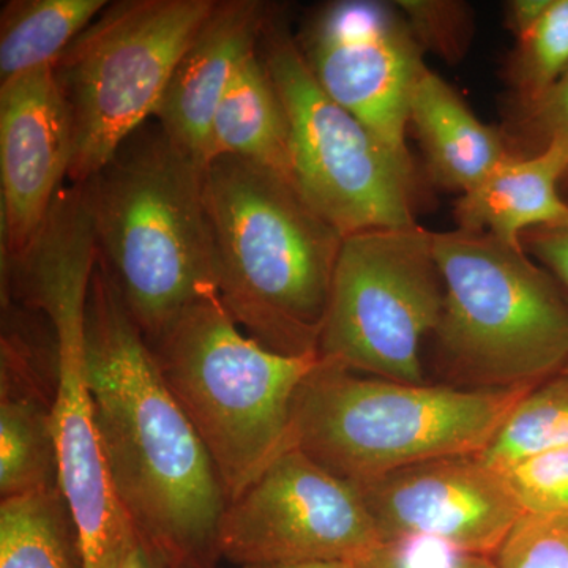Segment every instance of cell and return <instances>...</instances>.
Listing matches in <instances>:
<instances>
[{
    "mask_svg": "<svg viewBox=\"0 0 568 568\" xmlns=\"http://www.w3.org/2000/svg\"><path fill=\"white\" fill-rule=\"evenodd\" d=\"M73 130L54 67L0 84L2 260L39 237L69 179Z\"/></svg>",
    "mask_w": 568,
    "mask_h": 568,
    "instance_id": "14",
    "label": "cell"
},
{
    "mask_svg": "<svg viewBox=\"0 0 568 568\" xmlns=\"http://www.w3.org/2000/svg\"><path fill=\"white\" fill-rule=\"evenodd\" d=\"M568 145L549 142L532 155H511L455 203L457 230L489 234L508 245L536 227H568Z\"/></svg>",
    "mask_w": 568,
    "mask_h": 568,
    "instance_id": "17",
    "label": "cell"
},
{
    "mask_svg": "<svg viewBox=\"0 0 568 568\" xmlns=\"http://www.w3.org/2000/svg\"><path fill=\"white\" fill-rule=\"evenodd\" d=\"M106 0H9L0 11V84L54 67Z\"/></svg>",
    "mask_w": 568,
    "mask_h": 568,
    "instance_id": "20",
    "label": "cell"
},
{
    "mask_svg": "<svg viewBox=\"0 0 568 568\" xmlns=\"http://www.w3.org/2000/svg\"><path fill=\"white\" fill-rule=\"evenodd\" d=\"M568 446V375H560L526 392L477 455L499 473L525 459Z\"/></svg>",
    "mask_w": 568,
    "mask_h": 568,
    "instance_id": "22",
    "label": "cell"
},
{
    "mask_svg": "<svg viewBox=\"0 0 568 568\" xmlns=\"http://www.w3.org/2000/svg\"><path fill=\"white\" fill-rule=\"evenodd\" d=\"M444 304L433 338L469 388L536 387L568 364V302L525 246L489 234L433 233Z\"/></svg>",
    "mask_w": 568,
    "mask_h": 568,
    "instance_id": "7",
    "label": "cell"
},
{
    "mask_svg": "<svg viewBox=\"0 0 568 568\" xmlns=\"http://www.w3.org/2000/svg\"><path fill=\"white\" fill-rule=\"evenodd\" d=\"M43 351L32 335L2 334L0 497L61 487L52 426L54 375H40Z\"/></svg>",
    "mask_w": 568,
    "mask_h": 568,
    "instance_id": "16",
    "label": "cell"
},
{
    "mask_svg": "<svg viewBox=\"0 0 568 568\" xmlns=\"http://www.w3.org/2000/svg\"><path fill=\"white\" fill-rule=\"evenodd\" d=\"M85 366L104 465L134 532L174 567L216 568L222 478L100 260L89 286Z\"/></svg>",
    "mask_w": 568,
    "mask_h": 568,
    "instance_id": "1",
    "label": "cell"
},
{
    "mask_svg": "<svg viewBox=\"0 0 568 568\" xmlns=\"http://www.w3.org/2000/svg\"><path fill=\"white\" fill-rule=\"evenodd\" d=\"M97 260L91 211L80 201H63L29 250L3 263L2 297L40 313L50 324L61 488L80 530L84 568H118L136 532L104 465L85 366V312Z\"/></svg>",
    "mask_w": 568,
    "mask_h": 568,
    "instance_id": "4",
    "label": "cell"
},
{
    "mask_svg": "<svg viewBox=\"0 0 568 568\" xmlns=\"http://www.w3.org/2000/svg\"><path fill=\"white\" fill-rule=\"evenodd\" d=\"M297 39L324 92L406 162L409 102L426 65L396 3L335 0L306 20Z\"/></svg>",
    "mask_w": 568,
    "mask_h": 568,
    "instance_id": "12",
    "label": "cell"
},
{
    "mask_svg": "<svg viewBox=\"0 0 568 568\" xmlns=\"http://www.w3.org/2000/svg\"><path fill=\"white\" fill-rule=\"evenodd\" d=\"M85 183L99 260L151 343L216 290L204 170L152 119Z\"/></svg>",
    "mask_w": 568,
    "mask_h": 568,
    "instance_id": "3",
    "label": "cell"
},
{
    "mask_svg": "<svg viewBox=\"0 0 568 568\" xmlns=\"http://www.w3.org/2000/svg\"><path fill=\"white\" fill-rule=\"evenodd\" d=\"M254 568H349L342 562H306L290 564V566L254 567Z\"/></svg>",
    "mask_w": 568,
    "mask_h": 568,
    "instance_id": "32",
    "label": "cell"
},
{
    "mask_svg": "<svg viewBox=\"0 0 568 568\" xmlns=\"http://www.w3.org/2000/svg\"><path fill=\"white\" fill-rule=\"evenodd\" d=\"M260 52L286 110L294 183L308 204L343 237L417 224L414 163L324 92L275 11Z\"/></svg>",
    "mask_w": 568,
    "mask_h": 568,
    "instance_id": "9",
    "label": "cell"
},
{
    "mask_svg": "<svg viewBox=\"0 0 568 568\" xmlns=\"http://www.w3.org/2000/svg\"><path fill=\"white\" fill-rule=\"evenodd\" d=\"M379 541L357 488L291 446L227 504L219 551L241 568L346 564Z\"/></svg>",
    "mask_w": 568,
    "mask_h": 568,
    "instance_id": "11",
    "label": "cell"
},
{
    "mask_svg": "<svg viewBox=\"0 0 568 568\" xmlns=\"http://www.w3.org/2000/svg\"><path fill=\"white\" fill-rule=\"evenodd\" d=\"M118 568H178L140 536H134Z\"/></svg>",
    "mask_w": 568,
    "mask_h": 568,
    "instance_id": "31",
    "label": "cell"
},
{
    "mask_svg": "<svg viewBox=\"0 0 568 568\" xmlns=\"http://www.w3.org/2000/svg\"><path fill=\"white\" fill-rule=\"evenodd\" d=\"M518 155H532L559 141L568 145V71L537 103L515 111L514 133H506ZM568 190V173L562 183Z\"/></svg>",
    "mask_w": 568,
    "mask_h": 568,
    "instance_id": "28",
    "label": "cell"
},
{
    "mask_svg": "<svg viewBox=\"0 0 568 568\" xmlns=\"http://www.w3.org/2000/svg\"><path fill=\"white\" fill-rule=\"evenodd\" d=\"M274 11L263 0H216L168 82L153 119L203 170L216 108L239 65L260 47Z\"/></svg>",
    "mask_w": 568,
    "mask_h": 568,
    "instance_id": "15",
    "label": "cell"
},
{
    "mask_svg": "<svg viewBox=\"0 0 568 568\" xmlns=\"http://www.w3.org/2000/svg\"><path fill=\"white\" fill-rule=\"evenodd\" d=\"M503 474L525 514H567L568 446L525 459Z\"/></svg>",
    "mask_w": 568,
    "mask_h": 568,
    "instance_id": "26",
    "label": "cell"
},
{
    "mask_svg": "<svg viewBox=\"0 0 568 568\" xmlns=\"http://www.w3.org/2000/svg\"><path fill=\"white\" fill-rule=\"evenodd\" d=\"M562 373H564V375H568V364H567V366H566V369H564V372H562Z\"/></svg>",
    "mask_w": 568,
    "mask_h": 568,
    "instance_id": "33",
    "label": "cell"
},
{
    "mask_svg": "<svg viewBox=\"0 0 568 568\" xmlns=\"http://www.w3.org/2000/svg\"><path fill=\"white\" fill-rule=\"evenodd\" d=\"M549 0H510L506 7V24L515 39L536 24L548 9Z\"/></svg>",
    "mask_w": 568,
    "mask_h": 568,
    "instance_id": "30",
    "label": "cell"
},
{
    "mask_svg": "<svg viewBox=\"0 0 568 568\" xmlns=\"http://www.w3.org/2000/svg\"><path fill=\"white\" fill-rule=\"evenodd\" d=\"M0 568H84L80 530L61 487L0 500Z\"/></svg>",
    "mask_w": 568,
    "mask_h": 568,
    "instance_id": "21",
    "label": "cell"
},
{
    "mask_svg": "<svg viewBox=\"0 0 568 568\" xmlns=\"http://www.w3.org/2000/svg\"><path fill=\"white\" fill-rule=\"evenodd\" d=\"M148 345L233 503L291 447L295 395L317 354L295 357L260 345L216 290L183 308Z\"/></svg>",
    "mask_w": 568,
    "mask_h": 568,
    "instance_id": "6",
    "label": "cell"
},
{
    "mask_svg": "<svg viewBox=\"0 0 568 568\" xmlns=\"http://www.w3.org/2000/svg\"><path fill=\"white\" fill-rule=\"evenodd\" d=\"M568 71V0H549L536 24L517 37L507 80L515 111L537 103Z\"/></svg>",
    "mask_w": 568,
    "mask_h": 568,
    "instance_id": "23",
    "label": "cell"
},
{
    "mask_svg": "<svg viewBox=\"0 0 568 568\" xmlns=\"http://www.w3.org/2000/svg\"><path fill=\"white\" fill-rule=\"evenodd\" d=\"M530 388L417 386L320 361L295 395L291 446L361 485L428 459L480 454Z\"/></svg>",
    "mask_w": 568,
    "mask_h": 568,
    "instance_id": "5",
    "label": "cell"
},
{
    "mask_svg": "<svg viewBox=\"0 0 568 568\" xmlns=\"http://www.w3.org/2000/svg\"><path fill=\"white\" fill-rule=\"evenodd\" d=\"M204 204L227 313L274 353L317 354L345 237L293 182L239 156L204 168Z\"/></svg>",
    "mask_w": 568,
    "mask_h": 568,
    "instance_id": "2",
    "label": "cell"
},
{
    "mask_svg": "<svg viewBox=\"0 0 568 568\" xmlns=\"http://www.w3.org/2000/svg\"><path fill=\"white\" fill-rule=\"evenodd\" d=\"M354 487L381 541L429 538L493 558L525 514L506 476L477 455L428 459Z\"/></svg>",
    "mask_w": 568,
    "mask_h": 568,
    "instance_id": "13",
    "label": "cell"
},
{
    "mask_svg": "<svg viewBox=\"0 0 568 568\" xmlns=\"http://www.w3.org/2000/svg\"><path fill=\"white\" fill-rule=\"evenodd\" d=\"M444 304L433 233L413 224L347 235L317 358L383 379L426 384L422 343Z\"/></svg>",
    "mask_w": 568,
    "mask_h": 568,
    "instance_id": "10",
    "label": "cell"
},
{
    "mask_svg": "<svg viewBox=\"0 0 568 568\" xmlns=\"http://www.w3.org/2000/svg\"><path fill=\"white\" fill-rule=\"evenodd\" d=\"M422 50L447 63L465 58L474 36L473 10L457 0H398L395 2Z\"/></svg>",
    "mask_w": 568,
    "mask_h": 568,
    "instance_id": "24",
    "label": "cell"
},
{
    "mask_svg": "<svg viewBox=\"0 0 568 568\" xmlns=\"http://www.w3.org/2000/svg\"><path fill=\"white\" fill-rule=\"evenodd\" d=\"M216 0H118L54 65L73 130L70 185L91 181L152 121L175 65Z\"/></svg>",
    "mask_w": 568,
    "mask_h": 568,
    "instance_id": "8",
    "label": "cell"
},
{
    "mask_svg": "<svg viewBox=\"0 0 568 568\" xmlns=\"http://www.w3.org/2000/svg\"><path fill=\"white\" fill-rule=\"evenodd\" d=\"M409 126L424 152L429 179L452 192H469L515 155L506 133L481 122L459 93L426 65L410 95Z\"/></svg>",
    "mask_w": 568,
    "mask_h": 568,
    "instance_id": "18",
    "label": "cell"
},
{
    "mask_svg": "<svg viewBox=\"0 0 568 568\" xmlns=\"http://www.w3.org/2000/svg\"><path fill=\"white\" fill-rule=\"evenodd\" d=\"M220 156L248 160L294 183L290 121L260 47L239 65L213 115L204 168Z\"/></svg>",
    "mask_w": 568,
    "mask_h": 568,
    "instance_id": "19",
    "label": "cell"
},
{
    "mask_svg": "<svg viewBox=\"0 0 568 568\" xmlns=\"http://www.w3.org/2000/svg\"><path fill=\"white\" fill-rule=\"evenodd\" d=\"M349 568H499L491 556L463 551L429 538L379 541L346 562Z\"/></svg>",
    "mask_w": 568,
    "mask_h": 568,
    "instance_id": "27",
    "label": "cell"
},
{
    "mask_svg": "<svg viewBox=\"0 0 568 568\" xmlns=\"http://www.w3.org/2000/svg\"><path fill=\"white\" fill-rule=\"evenodd\" d=\"M521 244L547 268L568 302V227H536L523 235Z\"/></svg>",
    "mask_w": 568,
    "mask_h": 568,
    "instance_id": "29",
    "label": "cell"
},
{
    "mask_svg": "<svg viewBox=\"0 0 568 568\" xmlns=\"http://www.w3.org/2000/svg\"><path fill=\"white\" fill-rule=\"evenodd\" d=\"M493 559L499 568H568V511L523 514Z\"/></svg>",
    "mask_w": 568,
    "mask_h": 568,
    "instance_id": "25",
    "label": "cell"
}]
</instances>
